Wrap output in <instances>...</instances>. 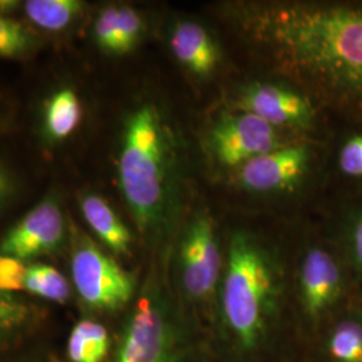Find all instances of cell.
Listing matches in <instances>:
<instances>
[{
  "label": "cell",
  "instance_id": "6da1fadb",
  "mask_svg": "<svg viewBox=\"0 0 362 362\" xmlns=\"http://www.w3.org/2000/svg\"><path fill=\"white\" fill-rule=\"evenodd\" d=\"M221 16L274 74L362 125V1H235Z\"/></svg>",
  "mask_w": 362,
  "mask_h": 362
},
{
  "label": "cell",
  "instance_id": "7a4b0ae2",
  "mask_svg": "<svg viewBox=\"0 0 362 362\" xmlns=\"http://www.w3.org/2000/svg\"><path fill=\"white\" fill-rule=\"evenodd\" d=\"M182 156L179 133L163 106L144 101L127 115L117 156L118 187L137 230L151 243H164L179 227Z\"/></svg>",
  "mask_w": 362,
  "mask_h": 362
},
{
  "label": "cell",
  "instance_id": "3957f363",
  "mask_svg": "<svg viewBox=\"0 0 362 362\" xmlns=\"http://www.w3.org/2000/svg\"><path fill=\"white\" fill-rule=\"evenodd\" d=\"M284 264L254 233L236 230L228 239L215 311L220 336L235 356L250 358L266 348L285 300Z\"/></svg>",
  "mask_w": 362,
  "mask_h": 362
},
{
  "label": "cell",
  "instance_id": "277c9868",
  "mask_svg": "<svg viewBox=\"0 0 362 362\" xmlns=\"http://www.w3.org/2000/svg\"><path fill=\"white\" fill-rule=\"evenodd\" d=\"M112 362H196L189 327L156 278L128 314Z\"/></svg>",
  "mask_w": 362,
  "mask_h": 362
},
{
  "label": "cell",
  "instance_id": "5b68a950",
  "mask_svg": "<svg viewBox=\"0 0 362 362\" xmlns=\"http://www.w3.org/2000/svg\"><path fill=\"white\" fill-rule=\"evenodd\" d=\"M361 296L349 264L333 238L305 251L298 269V298L311 330L321 334L341 311Z\"/></svg>",
  "mask_w": 362,
  "mask_h": 362
},
{
  "label": "cell",
  "instance_id": "8992f818",
  "mask_svg": "<svg viewBox=\"0 0 362 362\" xmlns=\"http://www.w3.org/2000/svg\"><path fill=\"white\" fill-rule=\"evenodd\" d=\"M224 257L214 220L197 211L185 221L175 250V274L182 298L192 306H215Z\"/></svg>",
  "mask_w": 362,
  "mask_h": 362
},
{
  "label": "cell",
  "instance_id": "52a82bcc",
  "mask_svg": "<svg viewBox=\"0 0 362 362\" xmlns=\"http://www.w3.org/2000/svg\"><path fill=\"white\" fill-rule=\"evenodd\" d=\"M70 269L78 297L95 311L121 310L136 294V281L116 259L78 233L71 250Z\"/></svg>",
  "mask_w": 362,
  "mask_h": 362
},
{
  "label": "cell",
  "instance_id": "ba28073f",
  "mask_svg": "<svg viewBox=\"0 0 362 362\" xmlns=\"http://www.w3.org/2000/svg\"><path fill=\"white\" fill-rule=\"evenodd\" d=\"M207 145L211 155L226 168H240L258 156L285 146L274 127L238 109L215 119L208 130Z\"/></svg>",
  "mask_w": 362,
  "mask_h": 362
},
{
  "label": "cell",
  "instance_id": "9c48e42d",
  "mask_svg": "<svg viewBox=\"0 0 362 362\" xmlns=\"http://www.w3.org/2000/svg\"><path fill=\"white\" fill-rule=\"evenodd\" d=\"M233 107L259 117L275 129H315L322 112L305 93L276 82H254L242 88Z\"/></svg>",
  "mask_w": 362,
  "mask_h": 362
},
{
  "label": "cell",
  "instance_id": "30bf717a",
  "mask_svg": "<svg viewBox=\"0 0 362 362\" xmlns=\"http://www.w3.org/2000/svg\"><path fill=\"white\" fill-rule=\"evenodd\" d=\"M67 239L65 212L57 192L46 194L0 240V254L27 262L57 252Z\"/></svg>",
  "mask_w": 362,
  "mask_h": 362
},
{
  "label": "cell",
  "instance_id": "8fae6325",
  "mask_svg": "<svg viewBox=\"0 0 362 362\" xmlns=\"http://www.w3.org/2000/svg\"><path fill=\"white\" fill-rule=\"evenodd\" d=\"M311 161L313 151L309 145H285L238 168V182L243 189L257 194L290 191L305 180Z\"/></svg>",
  "mask_w": 362,
  "mask_h": 362
},
{
  "label": "cell",
  "instance_id": "7c38bea8",
  "mask_svg": "<svg viewBox=\"0 0 362 362\" xmlns=\"http://www.w3.org/2000/svg\"><path fill=\"white\" fill-rule=\"evenodd\" d=\"M169 49L175 59L196 77L211 76L220 64V49L212 34L196 21L175 22L168 35Z\"/></svg>",
  "mask_w": 362,
  "mask_h": 362
},
{
  "label": "cell",
  "instance_id": "4fadbf2b",
  "mask_svg": "<svg viewBox=\"0 0 362 362\" xmlns=\"http://www.w3.org/2000/svg\"><path fill=\"white\" fill-rule=\"evenodd\" d=\"M145 22L141 13L127 4H109L94 18L91 37L97 47L109 55H127L143 39Z\"/></svg>",
  "mask_w": 362,
  "mask_h": 362
},
{
  "label": "cell",
  "instance_id": "5bb4252c",
  "mask_svg": "<svg viewBox=\"0 0 362 362\" xmlns=\"http://www.w3.org/2000/svg\"><path fill=\"white\" fill-rule=\"evenodd\" d=\"M320 358L321 362H362V296L322 330Z\"/></svg>",
  "mask_w": 362,
  "mask_h": 362
},
{
  "label": "cell",
  "instance_id": "9a60e30c",
  "mask_svg": "<svg viewBox=\"0 0 362 362\" xmlns=\"http://www.w3.org/2000/svg\"><path fill=\"white\" fill-rule=\"evenodd\" d=\"M83 117V105L78 91L62 85L46 97L40 115V134L50 146L64 144L77 132Z\"/></svg>",
  "mask_w": 362,
  "mask_h": 362
},
{
  "label": "cell",
  "instance_id": "2e32d148",
  "mask_svg": "<svg viewBox=\"0 0 362 362\" xmlns=\"http://www.w3.org/2000/svg\"><path fill=\"white\" fill-rule=\"evenodd\" d=\"M78 206L91 231L109 251L118 257L130 255L133 235L105 197L83 192L78 199Z\"/></svg>",
  "mask_w": 362,
  "mask_h": 362
},
{
  "label": "cell",
  "instance_id": "e0dca14e",
  "mask_svg": "<svg viewBox=\"0 0 362 362\" xmlns=\"http://www.w3.org/2000/svg\"><path fill=\"white\" fill-rule=\"evenodd\" d=\"M332 238L362 291V197H354L341 207Z\"/></svg>",
  "mask_w": 362,
  "mask_h": 362
},
{
  "label": "cell",
  "instance_id": "ac0fdd59",
  "mask_svg": "<svg viewBox=\"0 0 362 362\" xmlns=\"http://www.w3.org/2000/svg\"><path fill=\"white\" fill-rule=\"evenodd\" d=\"M86 4L81 0H27L22 10L27 21L42 31L59 34L74 26Z\"/></svg>",
  "mask_w": 362,
  "mask_h": 362
},
{
  "label": "cell",
  "instance_id": "d6986e66",
  "mask_svg": "<svg viewBox=\"0 0 362 362\" xmlns=\"http://www.w3.org/2000/svg\"><path fill=\"white\" fill-rule=\"evenodd\" d=\"M110 350V336L104 325L82 320L73 329L67 341L70 362H104Z\"/></svg>",
  "mask_w": 362,
  "mask_h": 362
},
{
  "label": "cell",
  "instance_id": "ffe728a7",
  "mask_svg": "<svg viewBox=\"0 0 362 362\" xmlns=\"http://www.w3.org/2000/svg\"><path fill=\"white\" fill-rule=\"evenodd\" d=\"M344 122L348 130L337 145L334 168L341 180L362 187V125Z\"/></svg>",
  "mask_w": 362,
  "mask_h": 362
},
{
  "label": "cell",
  "instance_id": "44dd1931",
  "mask_svg": "<svg viewBox=\"0 0 362 362\" xmlns=\"http://www.w3.org/2000/svg\"><path fill=\"white\" fill-rule=\"evenodd\" d=\"M25 290L33 296L55 303H66L71 296L70 285L62 272L43 263L28 264Z\"/></svg>",
  "mask_w": 362,
  "mask_h": 362
},
{
  "label": "cell",
  "instance_id": "7402d4cb",
  "mask_svg": "<svg viewBox=\"0 0 362 362\" xmlns=\"http://www.w3.org/2000/svg\"><path fill=\"white\" fill-rule=\"evenodd\" d=\"M39 47L38 35L22 22L0 16V58L23 59Z\"/></svg>",
  "mask_w": 362,
  "mask_h": 362
},
{
  "label": "cell",
  "instance_id": "603a6c76",
  "mask_svg": "<svg viewBox=\"0 0 362 362\" xmlns=\"http://www.w3.org/2000/svg\"><path fill=\"white\" fill-rule=\"evenodd\" d=\"M31 318L33 310L26 300L0 293V348L19 336Z\"/></svg>",
  "mask_w": 362,
  "mask_h": 362
},
{
  "label": "cell",
  "instance_id": "cb8c5ba5",
  "mask_svg": "<svg viewBox=\"0 0 362 362\" xmlns=\"http://www.w3.org/2000/svg\"><path fill=\"white\" fill-rule=\"evenodd\" d=\"M26 262L0 254V293L13 294L25 290Z\"/></svg>",
  "mask_w": 362,
  "mask_h": 362
},
{
  "label": "cell",
  "instance_id": "d4e9b609",
  "mask_svg": "<svg viewBox=\"0 0 362 362\" xmlns=\"http://www.w3.org/2000/svg\"><path fill=\"white\" fill-rule=\"evenodd\" d=\"M15 192V179L11 170L0 158V209L6 207Z\"/></svg>",
  "mask_w": 362,
  "mask_h": 362
},
{
  "label": "cell",
  "instance_id": "484cf974",
  "mask_svg": "<svg viewBox=\"0 0 362 362\" xmlns=\"http://www.w3.org/2000/svg\"><path fill=\"white\" fill-rule=\"evenodd\" d=\"M23 1L18 0H0V16L13 18V13L18 10H22Z\"/></svg>",
  "mask_w": 362,
  "mask_h": 362
}]
</instances>
